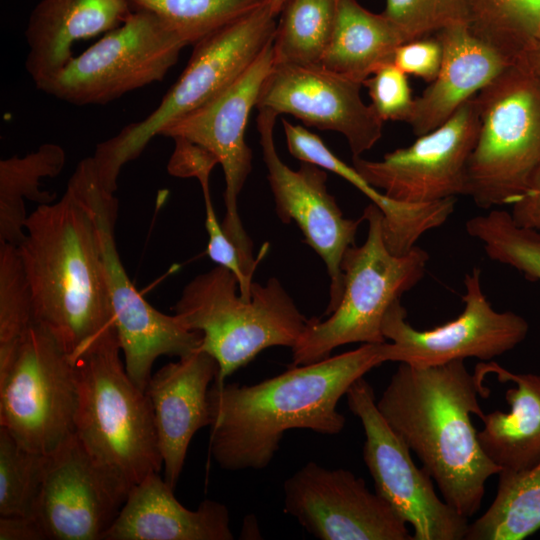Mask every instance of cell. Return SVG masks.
Wrapping results in <instances>:
<instances>
[{"instance_id":"6da1fadb","label":"cell","mask_w":540,"mask_h":540,"mask_svg":"<svg viewBox=\"0 0 540 540\" xmlns=\"http://www.w3.org/2000/svg\"><path fill=\"white\" fill-rule=\"evenodd\" d=\"M387 361V342L363 344L253 385L214 381L208 391L212 458L225 470H259L270 464L290 429L339 434L346 420L338 401L356 380Z\"/></svg>"},{"instance_id":"7a4b0ae2","label":"cell","mask_w":540,"mask_h":540,"mask_svg":"<svg viewBox=\"0 0 540 540\" xmlns=\"http://www.w3.org/2000/svg\"><path fill=\"white\" fill-rule=\"evenodd\" d=\"M489 390L464 360L434 366L400 363L377 408L413 450L443 500L466 518L480 508L485 483L501 468L483 452L471 414L482 420L478 395Z\"/></svg>"},{"instance_id":"3957f363","label":"cell","mask_w":540,"mask_h":540,"mask_svg":"<svg viewBox=\"0 0 540 540\" xmlns=\"http://www.w3.org/2000/svg\"><path fill=\"white\" fill-rule=\"evenodd\" d=\"M17 249L35 322L73 362L115 330L96 222L71 182L60 200L28 215Z\"/></svg>"},{"instance_id":"277c9868","label":"cell","mask_w":540,"mask_h":540,"mask_svg":"<svg viewBox=\"0 0 540 540\" xmlns=\"http://www.w3.org/2000/svg\"><path fill=\"white\" fill-rule=\"evenodd\" d=\"M116 330L74 360L78 400L74 435L113 485L127 497L163 468L153 411L126 372Z\"/></svg>"},{"instance_id":"5b68a950","label":"cell","mask_w":540,"mask_h":540,"mask_svg":"<svg viewBox=\"0 0 540 540\" xmlns=\"http://www.w3.org/2000/svg\"><path fill=\"white\" fill-rule=\"evenodd\" d=\"M174 309L188 329L201 333L200 349L218 364L217 383L266 348H292L308 321L277 278L253 282L245 299L235 274L220 265L194 277Z\"/></svg>"},{"instance_id":"8992f818","label":"cell","mask_w":540,"mask_h":540,"mask_svg":"<svg viewBox=\"0 0 540 540\" xmlns=\"http://www.w3.org/2000/svg\"><path fill=\"white\" fill-rule=\"evenodd\" d=\"M362 216L368 233L362 245H353L344 254L341 300L324 321L308 319L291 348V366L326 359L332 350L350 343H385L382 323L386 312L424 277L429 261L424 249L415 245L405 254L392 253L385 241L380 209L371 203Z\"/></svg>"},{"instance_id":"52a82bcc","label":"cell","mask_w":540,"mask_h":540,"mask_svg":"<svg viewBox=\"0 0 540 540\" xmlns=\"http://www.w3.org/2000/svg\"><path fill=\"white\" fill-rule=\"evenodd\" d=\"M276 25L266 3L193 44L185 69L157 108L97 145L92 157L103 184L115 192L122 167L153 137L230 87L273 42Z\"/></svg>"},{"instance_id":"ba28073f","label":"cell","mask_w":540,"mask_h":540,"mask_svg":"<svg viewBox=\"0 0 540 540\" xmlns=\"http://www.w3.org/2000/svg\"><path fill=\"white\" fill-rule=\"evenodd\" d=\"M475 100L479 130L466 195L482 209L511 205L540 167V79L519 60Z\"/></svg>"},{"instance_id":"9c48e42d","label":"cell","mask_w":540,"mask_h":540,"mask_svg":"<svg viewBox=\"0 0 540 540\" xmlns=\"http://www.w3.org/2000/svg\"><path fill=\"white\" fill-rule=\"evenodd\" d=\"M77 400L75 364L40 324L0 349V427L26 449L46 455L71 437Z\"/></svg>"},{"instance_id":"30bf717a","label":"cell","mask_w":540,"mask_h":540,"mask_svg":"<svg viewBox=\"0 0 540 540\" xmlns=\"http://www.w3.org/2000/svg\"><path fill=\"white\" fill-rule=\"evenodd\" d=\"M69 181L94 216L124 366L131 380L145 391L156 359L163 355L180 358L196 351L202 335L188 329L176 314L167 315L152 307L133 285L115 241L118 202L100 180L93 160H81Z\"/></svg>"},{"instance_id":"8fae6325","label":"cell","mask_w":540,"mask_h":540,"mask_svg":"<svg viewBox=\"0 0 540 540\" xmlns=\"http://www.w3.org/2000/svg\"><path fill=\"white\" fill-rule=\"evenodd\" d=\"M187 43L158 16L133 11L39 90L78 105H103L161 81Z\"/></svg>"},{"instance_id":"7c38bea8","label":"cell","mask_w":540,"mask_h":540,"mask_svg":"<svg viewBox=\"0 0 540 540\" xmlns=\"http://www.w3.org/2000/svg\"><path fill=\"white\" fill-rule=\"evenodd\" d=\"M270 43L254 63L230 87L195 110L172 121L160 135L182 138L210 152L222 166L225 177L226 214L221 223L228 239L237 248L249 275L265 255L253 256L252 241L243 228L238 197L252 169V150L245 140L251 109L274 65Z\"/></svg>"},{"instance_id":"4fadbf2b","label":"cell","mask_w":540,"mask_h":540,"mask_svg":"<svg viewBox=\"0 0 540 540\" xmlns=\"http://www.w3.org/2000/svg\"><path fill=\"white\" fill-rule=\"evenodd\" d=\"M346 397L364 429L363 459L376 493L411 524L413 540L465 539L468 518L438 497L431 475L415 465L408 445L379 412L372 386L361 377Z\"/></svg>"},{"instance_id":"5bb4252c","label":"cell","mask_w":540,"mask_h":540,"mask_svg":"<svg viewBox=\"0 0 540 540\" xmlns=\"http://www.w3.org/2000/svg\"><path fill=\"white\" fill-rule=\"evenodd\" d=\"M464 309L455 319L430 330L415 329L407 321L401 301L386 312L382 332L391 362L434 366L474 357L489 361L520 344L529 331L520 315L496 311L483 292L480 268L464 277Z\"/></svg>"},{"instance_id":"9a60e30c","label":"cell","mask_w":540,"mask_h":540,"mask_svg":"<svg viewBox=\"0 0 540 540\" xmlns=\"http://www.w3.org/2000/svg\"><path fill=\"white\" fill-rule=\"evenodd\" d=\"M479 130L475 97L445 123L411 145L371 161L352 157L353 167L390 199L429 204L467 193V168Z\"/></svg>"},{"instance_id":"2e32d148","label":"cell","mask_w":540,"mask_h":540,"mask_svg":"<svg viewBox=\"0 0 540 540\" xmlns=\"http://www.w3.org/2000/svg\"><path fill=\"white\" fill-rule=\"evenodd\" d=\"M278 115L260 109L257 128L267 169V178L281 222L296 223L307 244L321 257L330 277V299L325 311L330 315L343 293L341 263L347 249L355 245L358 227L364 220L345 218L335 198L327 189L325 169L301 161L297 170L287 166L274 143V126Z\"/></svg>"},{"instance_id":"e0dca14e","label":"cell","mask_w":540,"mask_h":540,"mask_svg":"<svg viewBox=\"0 0 540 540\" xmlns=\"http://www.w3.org/2000/svg\"><path fill=\"white\" fill-rule=\"evenodd\" d=\"M284 511L320 540H413L406 522L362 478L306 463L283 484Z\"/></svg>"},{"instance_id":"ac0fdd59","label":"cell","mask_w":540,"mask_h":540,"mask_svg":"<svg viewBox=\"0 0 540 540\" xmlns=\"http://www.w3.org/2000/svg\"><path fill=\"white\" fill-rule=\"evenodd\" d=\"M362 84L321 64H274L264 80L256 108L291 114L307 126L342 134L352 157L381 138L384 121L362 100Z\"/></svg>"},{"instance_id":"d6986e66","label":"cell","mask_w":540,"mask_h":540,"mask_svg":"<svg viewBox=\"0 0 540 540\" xmlns=\"http://www.w3.org/2000/svg\"><path fill=\"white\" fill-rule=\"evenodd\" d=\"M125 499L73 434L46 454L34 517L49 540H102Z\"/></svg>"},{"instance_id":"ffe728a7","label":"cell","mask_w":540,"mask_h":540,"mask_svg":"<svg viewBox=\"0 0 540 540\" xmlns=\"http://www.w3.org/2000/svg\"><path fill=\"white\" fill-rule=\"evenodd\" d=\"M218 364L200 348L151 375L145 392L150 401L164 479L174 489L195 433L211 424L208 391Z\"/></svg>"},{"instance_id":"44dd1931","label":"cell","mask_w":540,"mask_h":540,"mask_svg":"<svg viewBox=\"0 0 540 540\" xmlns=\"http://www.w3.org/2000/svg\"><path fill=\"white\" fill-rule=\"evenodd\" d=\"M159 473H151L129 491L102 540H232L230 513L206 499L196 510L184 507Z\"/></svg>"},{"instance_id":"7402d4cb","label":"cell","mask_w":540,"mask_h":540,"mask_svg":"<svg viewBox=\"0 0 540 540\" xmlns=\"http://www.w3.org/2000/svg\"><path fill=\"white\" fill-rule=\"evenodd\" d=\"M435 36L443 48L440 70L414 100L408 121L416 136L445 123L467 101L515 62L477 38L468 25L441 30Z\"/></svg>"},{"instance_id":"603a6c76","label":"cell","mask_w":540,"mask_h":540,"mask_svg":"<svg viewBox=\"0 0 540 540\" xmlns=\"http://www.w3.org/2000/svg\"><path fill=\"white\" fill-rule=\"evenodd\" d=\"M133 13L126 0H41L25 30V68L40 89L73 58L79 40L107 33Z\"/></svg>"},{"instance_id":"cb8c5ba5","label":"cell","mask_w":540,"mask_h":540,"mask_svg":"<svg viewBox=\"0 0 540 540\" xmlns=\"http://www.w3.org/2000/svg\"><path fill=\"white\" fill-rule=\"evenodd\" d=\"M282 124L287 147L293 157L344 178L380 209L385 241L392 253H407L423 234L443 225L454 212L456 198L429 204H407L390 199L372 186L353 166L347 165L332 153L318 135L286 119H282Z\"/></svg>"},{"instance_id":"d4e9b609","label":"cell","mask_w":540,"mask_h":540,"mask_svg":"<svg viewBox=\"0 0 540 540\" xmlns=\"http://www.w3.org/2000/svg\"><path fill=\"white\" fill-rule=\"evenodd\" d=\"M495 373L501 382H514L506 391L510 412L484 415V428L477 432L485 455L501 470L518 471L540 462V375L516 374L495 362L479 363L475 375L483 381Z\"/></svg>"},{"instance_id":"484cf974","label":"cell","mask_w":540,"mask_h":540,"mask_svg":"<svg viewBox=\"0 0 540 540\" xmlns=\"http://www.w3.org/2000/svg\"><path fill=\"white\" fill-rule=\"evenodd\" d=\"M404 39L382 13L376 14L356 0H339L336 20L320 64L361 83L378 68L393 62Z\"/></svg>"},{"instance_id":"4316f807","label":"cell","mask_w":540,"mask_h":540,"mask_svg":"<svg viewBox=\"0 0 540 540\" xmlns=\"http://www.w3.org/2000/svg\"><path fill=\"white\" fill-rule=\"evenodd\" d=\"M65 160L61 146L45 143L24 156L0 161V243L18 245L24 238L25 200L39 205L54 202L55 195L40 189L41 181L61 173Z\"/></svg>"},{"instance_id":"83f0119b","label":"cell","mask_w":540,"mask_h":540,"mask_svg":"<svg viewBox=\"0 0 540 540\" xmlns=\"http://www.w3.org/2000/svg\"><path fill=\"white\" fill-rule=\"evenodd\" d=\"M498 475L495 499L468 525L467 540H522L540 529V462Z\"/></svg>"},{"instance_id":"f1b7e54d","label":"cell","mask_w":540,"mask_h":540,"mask_svg":"<svg viewBox=\"0 0 540 540\" xmlns=\"http://www.w3.org/2000/svg\"><path fill=\"white\" fill-rule=\"evenodd\" d=\"M339 0H285L273 39L274 64H320Z\"/></svg>"},{"instance_id":"f546056e","label":"cell","mask_w":540,"mask_h":540,"mask_svg":"<svg viewBox=\"0 0 540 540\" xmlns=\"http://www.w3.org/2000/svg\"><path fill=\"white\" fill-rule=\"evenodd\" d=\"M470 31L511 62L540 39V0H468Z\"/></svg>"},{"instance_id":"4dcf8cb0","label":"cell","mask_w":540,"mask_h":540,"mask_svg":"<svg viewBox=\"0 0 540 540\" xmlns=\"http://www.w3.org/2000/svg\"><path fill=\"white\" fill-rule=\"evenodd\" d=\"M133 11L158 16L187 45L251 13L268 0H126Z\"/></svg>"},{"instance_id":"1f68e13d","label":"cell","mask_w":540,"mask_h":540,"mask_svg":"<svg viewBox=\"0 0 540 540\" xmlns=\"http://www.w3.org/2000/svg\"><path fill=\"white\" fill-rule=\"evenodd\" d=\"M466 231L480 241L491 260L540 282V231L517 224L510 212L502 209L472 217L466 222Z\"/></svg>"},{"instance_id":"d6a6232c","label":"cell","mask_w":540,"mask_h":540,"mask_svg":"<svg viewBox=\"0 0 540 540\" xmlns=\"http://www.w3.org/2000/svg\"><path fill=\"white\" fill-rule=\"evenodd\" d=\"M45 460L0 427V516L34 517Z\"/></svg>"},{"instance_id":"836d02e7","label":"cell","mask_w":540,"mask_h":540,"mask_svg":"<svg viewBox=\"0 0 540 540\" xmlns=\"http://www.w3.org/2000/svg\"><path fill=\"white\" fill-rule=\"evenodd\" d=\"M34 323L32 292L17 245L0 243V348L15 345Z\"/></svg>"},{"instance_id":"e575fe53","label":"cell","mask_w":540,"mask_h":540,"mask_svg":"<svg viewBox=\"0 0 540 540\" xmlns=\"http://www.w3.org/2000/svg\"><path fill=\"white\" fill-rule=\"evenodd\" d=\"M383 14L397 27L404 43L443 29L468 25V0H386Z\"/></svg>"},{"instance_id":"d590c367","label":"cell","mask_w":540,"mask_h":540,"mask_svg":"<svg viewBox=\"0 0 540 540\" xmlns=\"http://www.w3.org/2000/svg\"><path fill=\"white\" fill-rule=\"evenodd\" d=\"M371 106L382 121H409L414 107L408 75L393 62L378 68L363 83Z\"/></svg>"},{"instance_id":"8d00e7d4","label":"cell","mask_w":540,"mask_h":540,"mask_svg":"<svg viewBox=\"0 0 540 540\" xmlns=\"http://www.w3.org/2000/svg\"><path fill=\"white\" fill-rule=\"evenodd\" d=\"M443 58L439 39L422 37L399 45L393 56V64L406 75L432 82L437 76Z\"/></svg>"},{"instance_id":"74e56055","label":"cell","mask_w":540,"mask_h":540,"mask_svg":"<svg viewBox=\"0 0 540 540\" xmlns=\"http://www.w3.org/2000/svg\"><path fill=\"white\" fill-rule=\"evenodd\" d=\"M510 206V214L517 224L540 231V167L523 194Z\"/></svg>"},{"instance_id":"f35d334b","label":"cell","mask_w":540,"mask_h":540,"mask_svg":"<svg viewBox=\"0 0 540 540\" xmlns=\"http://www.w3.org/2000/svg\"><path fill=\"white\" fill-rule=\"evenodd\" d=\"M46 534L33 516H1L0 540H46Z\"/></svg>"},{"instance_id":"ab89813d","label":"cell","mask_w":540,"mask_h":540,"mask_svg":"<svg viewBox=\"0 0 540 540\" xmlns=\"http://www.w3.org/2000/svg\"><path fill=\"white\" fill-rule=\"evenodd\" d=\"M519 60L524 62L540 79V39Z\"/></svg>"},{"instance_id":"60d3db41","label":"cell","mask_w":540,"mask_h":540,"mask_svg":"<svg viewBox=\"0 0 540 540\" xmlns=\"http://www.w3.org/2000/svg\"><path fill=\"white\" fill-rule=\"evenodd\" d=\"M285 0H268L272 13L277 17Z\"/></svg>"}]
</instances>
